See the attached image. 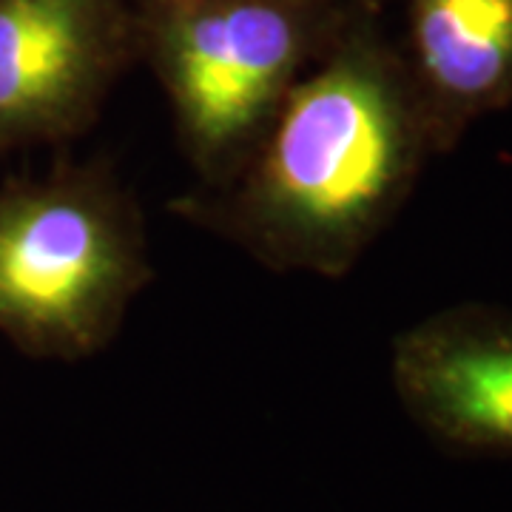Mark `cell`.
<instances>
[{
  "label": "cell",
  "instance_id": "obj_1",
  "mask_svg": "<svg viewBox=\"0 0 512 512\" xmlns=\"http://www.w3.org/2000/svg\"><path fill=\"white\" fill-rule=\"evenodd\" d=\"M436 151L379 0H348L325 55L296 80L237 171L171 202L271 271L339 279L399 214Z\"/></svg>",
  "mask_w": 512,
  "mask_h": 512
},
{
  "label": "cell",
  "instance_id": "obj_2",
  "mask_svg": "<svg viewBox=\"0 0 512 512\" xmlns=\"http://www.w3.org/2000/svg\"><path fill=\"white\" fill-rule=\"evenodd\" d=\"M151 282L146 220L106 163L0 185V333L32 359L106 350Z\"/></svg>",
  "mask_w": 512,
  "mask_h": 512
},
{
  "label": "cell",
  "instance_id": "obj_3",
  "mask_svg": "<svg viewBox=\"0 0 512 512\" xmlns=\"http://www.w3.org/2000/svg\"><path fill=\"white\" fill-rule=\"evenodd\" d=\"M348 0H134L137 60L160 80L200 185L228 180L296 80L325 55Z\"/></svg>",
  "mask_w": 512,
  "mask_h": 512
},
{
  "label": "cell",
  "instance_id": "obj_4",
  "mask_svg": "<svg viewBox=\"0 0 512 512\" xmlns=\"http://www.w3.org/2000/svg\"><path fill=\"white\" fill-rule=\"evenodd\" d=\"M134 63V0H0V154L86 134Z\"/></svg>",
  "mask_w": 512,
  "mask_h": 512
},
{
  "label": "cell",
  "instance_id": "obj_5",
  "mask_svg": "<svg viewBox=\"0 0 512 512\" xmlns=\"http://www.w3.org/2000/svg\"><path fill=\"white\" fill-rule=\"evenodd\" d=\"M390 376L404 413L456 456H512V313L456 305L402 330Z\"/></svg>",
  "mask_w": 512,
  "mask_h": 512
},
{
  "label": "cell",
  "instance_id": "obj_6",
  "mask_svg": "<svg viewBox=\"0 0 512 512\" xmlns=\"http://www.w3.org/2000/svg\"><path fill=\"white\" fill-rule=\"evenodd\" d=\"M407 66L436 151L512 103V0H410Z\"/></svg>",
  "mask_w": 512,
  "mask_h": 512
}]
</instances>
